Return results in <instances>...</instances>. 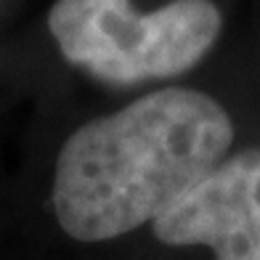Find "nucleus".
Segmentation results:
<instances>
[{
    "label": "nucleus",
    "mask_w": 260,
    "mask_h": 260,
    "mask_svg": "<svg viewBox=\"0 0 260 260\" xmlns=\"http://www.w3.org/2000/svg\"><path fill=\"white\" fill-rule=\"evenodd\" d=\"M210 0H173L138 16L130 0H56L48 27L64 58L106 82H138L186 72L220 32Z\"/></svg>",
    "instance_id": "nucleus-2"
},
{
    "label": "nucleus",
    "mask_w": 260,
    "mask_h": 260,
    "mask_svg": "<svg viewBox=\"0 0 260 260\" xmlns=\"http://www.w3.org/2000/svg\"><path fill=\"white\" fill-rule=\"evenodd\" d=\"M157 239L202 244L218 260H260V149L229 157L154 220Z\"/></svg>",
    "instance_id": "nucleus-3"
},
{
    "label": "nucleus",
    "mask_w": 260,
    "mask_h": 260,
    "mask_svg": "<svg viewBox=\"0 0 260 260\" xmlns=\"http://www.w3.org/2000/svg\"><path fill=\"white\" fill-rule=\"evenodd\" d=\"M231 141L229 112L191 88H165L99 117L58 151V226L80 242H104L154 223L229 159Z\"/></svg>",
    "instance_id": "nucleus-1"
}]
</instances>
